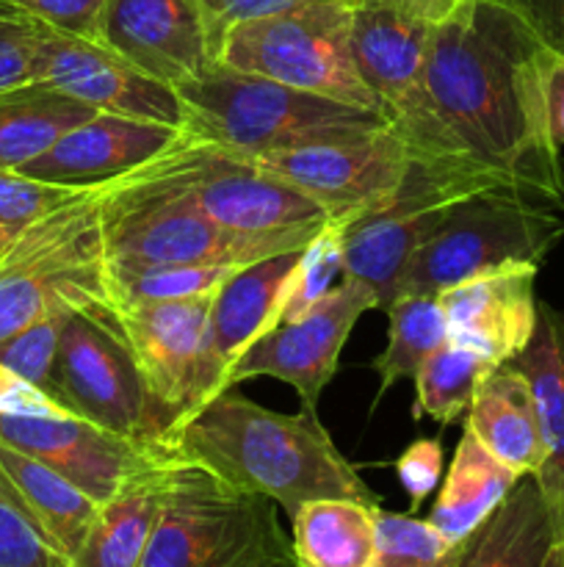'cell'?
Returning a JSON list of instances; mask_svg holds the SVG:
<instances>
[{
	"instance_id": "cell-16",
	"label": "cell",
	"mask_w": 564,
	"mask_h": 567,
	"mask_svg": "<svg viewBox=\"0 0 564 567\" xmlns=\"http://www.w3.org/2000/svg\"><path fill=\"white\" fill-rule=\"evenodd\" d=\"M33 83H44L94 111L160 122L186 131V105L166 83L144 75L116 53L92 39L72 37L42 25Z\"/></svg>"
},
{
	"instance_id": "cell-17",
	"label": "cell",
	"mask_w": 564,
	"mask_h": 567,
	"mask_svg": "<svg viewBox=\"0 0 564 567\" xmlns=\"http://www.w3.org/2000/svg\"><path fill=\"white\" fill-rule=\"evenodd\" d=\"M0 441L42 460L97 504L108 502L122 482L147 465L177 457V454L138 446L77 415H39V419L0 415Z\"/></svg>"
},
{
	"instance_id": "cell-48",
	"label": "cell",
	"mask_w": 564,
	"mask_h": 567,
	"mask_svg": "<svg viewBox=\"0 0 564 567\" xmlns=\"http://www.w3.org/2000/svg\"><path fill=\"white\" fill-rule=\"evenodd\" d=\"M6 249H9V244H0V255H3Z\"/></svg>"
},
{
	"instance_id": "cell-44",
	"label": "cell",
	"mask_w": 564,
	"mask_h": 567,
	"mask_svg": "<svg viewBox=\"0 0 564 567\" xmlns=\"http://www.w3.org/2000/svg\"><path fill=\"white\" fill-rule=\"evenodd\" d=\"M545 100H547V125L558 147H564V55L551 53L545 72Z\"/></svg>"
},
{
	"instance_id": "cell-37",
	"label": "cell",
	"mask_w": 564,
	"mask_h": 567,
	"mask_svg": "<svg viewBox=\"0 0 564 567\" xmlns=\"http://www.w3.org/2000/svg\"><path fill=\"white\" fill-rule=\"evenodd\" d=\"M83 188L55 186L17 169H0V236L17 238L25 227L70 203Z\"/></svg>"
},
{
	"instance_id": "cell-49",
	"label": "cell",
	"mask_w": 564,
	"mask_h": 567,
	"mask_svg": "<svg viewBox=\"0 0 564 567\" xmlns=\"http://www.w3.org/2000/svg\"><path fill=\"white\" fill-rule=\"evenodd\" d=\"M558 540H562V543H564V529H562V532H558Z\"/></svg>"
},
{
	"instance_id": "cell-36",
	"label": "cell",
	"mask_w": 564,
	"mask_h": 567,
	"mask_svg": "<svg viewBox=\"0 0 564 567\" xmlns=\"http://www.w3.org/2000/svg\"><path fill=\"white\" fill-rule=\"evenodd\" d=\"M72 310H53V313L42 316L39 321L28 324L25 330L14 332L0 343V363L9 365L14 374L28 380L31 385L42 388L48 393L50 377H53L55 352H59L61 330H64L66 319ZM50 396V393H48Z\"/></svg>"
},
{
	"instance_id": "cell-40",
	"label": "cell",
	"mask_w": 564,
	"mask_h": 567,
	"mask_svg": "<svg viewBox=\"0 0 564 567\" xmlns=\"http://www.w3.org/2000/svg\"><path fill=\"white\" fill-rule=\"evenodd\" d=\"M0 3L20 11V14L33 17L36 22L55 28V31L92 39L94 42L100 11H103L105 0H0Z\"/></svg>"
},
{
	"instance_id": "cell-23",
	"label": "cell",
	"mask_w": 564,
	"mask_h": 567,
	"mask_svg": "<svg viewBox=\"0 0 564 567\" xmlns=\"http://www.w3.org/2000/svg\"><path fill=\"white\" fill-rule=\"evenodd\" d=\"M304 249V247H302ZM302 249L271 255L241 266L210 302V332L221 360L232 371L236 360L260 336L280 324L282 302L291 291Z\"/></svg>"
},
{
	"instance_id": "cell-6",
	"label": "cell",
	"mask_w": 564,
	"mask_h": 567,
	"mask_svg": "<svg viewBox=\"0 0 564 567\" xmlns=\"http://www.w3.org/2000/svg\"><path fill=\"white\" fill-rule=\"evenodd\" d=\"M48 393L77 419L153 452L177 454V415L149 388L116 299L72 310L61 330Z\"/></svg>"
},
{
	"instance_id": "cell-38",
	"label": "cell",
	"mask_w": 564,
	"mask_h": 567,
	"mask_svg": "<svg viewBox=\"0 0 564 567\" xmlns=\"http://www.w3.org/2000/svg\"><path fill=\"white\" fill-rule=\"evenodd\" d=\"M42 22L0 3V94L33 83Z\"/></svg>"
},
{
	"instance_id": "cell-20",
	"label": "cell",
	"mask_w": 564,
	"mask_h": 567,
	"mask_svg": "<svg viewBox=\"0 0 564 567\" xmlns=\"http://www.w3.org/2000/svg\"><path fill=\"white\" fill-rule=\"evenodd\" d=\"M536 269L531 264L506 266L437 293L448 341L473 349L492 365L518 358L536 327Z\"/></svg>"
},
{
	"instance_id": "cell-14",
	"label": "cell",
	"mask_w": 564,
	"mask_h": 567,
	"mask_svg": "<svg viewBox=\"0 0 564 567\" xmlns=\"http://www.w3.org/2000/svg\"><path fill=\"white\" fill-rule=\"evenodd\" d=\"M249 161L302 188L330 214V225L343 227L396 192L415 161V150L387 125L368 136L249 155Z\"/></svg>"
},
{
	"instance_id": "cell-32",
	"label": "cell",
	"mask_w": 564,
	"mask_h": 567,
	"mask_svg": "<svg viewBox=\"0 0 564 567\" xmlns=\"http://www.w3.org/2000/svg\"><path fill=\"white\" fill-rule=\"evenodd\" d=\"M468 543H448L429 520L376 507V554L370 567H459Z\"/></svg>"
},
{
	"instance_id": "cell-33",
	"label": "cell",
	"mask_w": 564,
	"mask_h": 567,
	"mask_svg": "<svg viewBox=\"0 0 564 567\" xmlns=\"http://www.w3.org/2000/svg\"><path fill=\"white\" fill-rule=\"evenodd\" d=\"M238 264H180L147 269L130 280L111 288L119 308L144 302H171V299L213 297L236 271Z\"/></svg>"
},
{
	"instance_id": "cell-47",
	"label": "cell",
	"mask_w": 564,
	"mask_h": 567,
	"mask_svg": "<svg viewBox=\"0 0 564 567\" xmlns=\"http://www.w3.org/2000/svg\"><path fill=\"white\" fill-rule=\"evenodd\" d=\"M14 241V238H6V236H0V244H11Z\"/></svg>"
},
{
	"instance_id": "cell-19",
	"label": "cell",
	"mask_w": 564,
	"mask_h": 567,
	"mask_svg": "<svg viewBox=\"0 0 564 567\" xmlns=\"http://www.w3.org/2000/svg\"><path fill=\"white\" fill-rule=\"evenodd\" d=\"M186 138L182 127L97 111L17 172L55 186L97 188L142 169Z\"/></svg>"
},
{
	"instance_id": "cell-34",
	"label": "cell",
	"mask_w": 564,
	"mask_h": 567,
	"mask_svg": "<svg viewBox=\"0 0 564 567\" xmlns=\"http://www.w3.org/2000/svg\"><path fill=\"white\" fill-rule=\"evenodd\" d=\"M0 567H72L0 468Z\"/></svg>"
},
{
	"instance_id": "cell-4",
	"label": "cell",
	"mask_w": 564,
	"mask_h": 567,
	"mask_svg": "<svg viewBox=\"0 0 564 567\" xmlns=\"http://www.w3.org/2000/svg\"><path fill=\"white\" fill-rule=\"evenodd\" d=\"M175 92L186 105L188 136L247 158L368 136L390 125L379 111L230 70L221 61Z\"/></svg>"
},
{
	"instance_id": "cell-29",
	"label": "cell",
	"mask_w": 564,
	"mask_h": 567,
	"mask_svg": "<svg viewBox=\"0 0 564 567\" xmlns=\"http://www.w3.org/2000/svg\"><path fill=\"white\" fill-rule=\"evenodd\" d=\"M97 111L44 83L0 94V169H20Z\"/></svg>"
},
{
	"instance_id": "cell-39",
	"label": "cell",
	"mask_w": 564,
	"mask_h": 567,
	"mask_svg": "<svg viewBox=\"0 0 564 567\" xmlns=\"http://www.w3.org/2000/svg\"><path fill=\"white\" fill-rule=\"evenodd\" d=\"M194 3L202 17L205 39H208V50L216 61L227 31L238 22L282 14V11L304 9V6L313 3H352V0H194Z\"/></svg>"
},
{
	"instance_id": "cell-3",
	"label": "cell",
	"mask_w": 564,
	"mask_h": 567,
	"mask_svg": "<svg viewBox=\"0 0 564 567\" xmlns=\"http://www.w3.org/2000/svg\"><path fill=\"white\" fill-rule=\"evenodd\" d=\"M100 233L111 288L158 266H247L307 244L241 238L202 214L180 164V144L100 188Z\"/></svg>"
},
{
	"instance_id": "cell-21",
	"label": "cell",
	"mask_w": 564,
	"mask_h": 567,
	"mask_svg": "<svg viewBox=\"0 0 564 567\" xmlns=\"http://www.w3.org/2000/svg\"><path fill=\"white\" fill-rule=\"evenodd\" d=\"M529 380L540 419L545 460L534 476L556 520L564 529V310L540 302L529 347L512 360Z\"/></svg>"
},
{
	"instance_id": "cell-45",
	"label": "cell",
	"mask_w": 564,
	"mask_h": 567,
	"mask_svg": "<svg viewBox=\"0 0 564 567\" xmlns=\"http://www.w3.org/2000/svg\"><path fill=\"white\" fill-rule=\"evenodd\" d=\"M398 3L412 11V14L424 17V20L440 22L442 17H448L457 6L468 3V0H398Z\"/></svg>"
},
{
	"instance_id": "cell-18",
	"label": "cell",
	"mask_w": 564,
	"mask_h": 567,
	"mask_svg": "<svg viewBox=\"0 0 564 567\" xmlns=\"http://www.w3.org/2000/svg\"><path fill=\"white\" fill-rule=\"evenodd\" d=\"M94 42L171 89L213 64L194 0H105Z\"/></svg>"
},
{
	"instance_id": "cell-31",
	"label": "cell",
	"mask_w": 564,
	"mask_h": 567,
	"mask_svg": "<svg viewBox=\"0 0 564 567\" xmlns=\"http://www.w3.org/2000/svg\"><path fill=\"white\" fill-rule=\"evenodd\" d=\"M490 369L495 365L481 358L479 352L446 341L429 354V360L420 365L418 377H415V388H418L415 419L431 415L440 424H457L462 415H468L476 388Z\"/></svg>"
},
{
	"instance_id": "cell-2",
	"label": "cell",
	"mask_w": 564,
	"mask_h": 567,
	"mask_svg": "<svg viewBox=\"0 0 564 567\" xmlns=\"http://www.w3.org/2000/svg\"><path fill=\"white\" fill-rule=\"evenodd\" d=\"M175 452L241 491L274 498L288 518L315 498L379 504L313 410L276 413L236 388H224L177 426Z\"/></svg>"
},
{
	"instance_id": "cell-7",
	"label": "cell",
	"mask_w": 564,
	"mask_h": 567,
	"mask_svg": "<svg viewBox=\"0 0 564 567\" xmlns=\"http://www.w3.org/2000/svg\"><path fill=\"white\" fill-rule=\"evenodd\" d=\"M100 188L50 210L0 255V343L53 310L114 299L100 233Z\"/></svg>"
},
{
	"instance_id": "cell-25",
	"label": "cell",
	"mask_w": 564,
	"mask_h": 567,
	"mask_svg": "<svg viewBox=\"0 0 564 567\" xmlns=\"http://www.w3.org/2000/svg\"><path fill=\"white\" fill-rule=\"evenodd\" d=\"M556 520L534 476H520L501 507L470 537L459 567H545Z\"/></svg>"
},
{
	"instance_id": "cell-27",
	"label": "cell",
	"mask_w": 564,
	"mask_h": 567,
	"mask_svg": "<svg viewBox=\"0 0 564 567\" xmlns=\"http://www.w3.org/2000/svg\"><path fill=\"white\" fill-rule=\"evenodd\" d=\"M0 468L55 546L70 557L86 540L100 504L42 460L0 441Z\"/></svg>"
},
{
	"instance_id": "cell-5",
	"label": "cell",
	"mask_w": 564,
	"mask_h": 567,
	"mask_svg": "<svg viewBox=\"0 0 564 567\" xmlns=\"http://www.w3.org/2000/svg\"><path fill=\"white\" fill-rule=\"evenodd\" d=\"M138 567H302L280 504L205 465L171 463L164 509Z\"/></svg>"
},
{
	"instance_id": "cell-30",
	"label": "cell",
	"mask_w": 564,
	"mask_h": 567,
	"mask_svg": "<svg viewBox=\"0 0 564 567\" xmlns=\"http://www.w3.org/2000/svg\"><path fill=\"white\" fill-rule=\"evenodd\" d=\"M387 316H390L387 347L374 360V371L379 374V396H385L387 388L396 382L415 380L429 354L448 341L442 305L429 293H401L387 308Z\"/></svg>"
},
{
	"instance_id": "cell-28",
	"label": "cell",
	"mask_w": 564,
	"mask_h": 567,
	"mask_svg": "<svg viewBox=\"0 0 564 567\" xmlns=\"http://www.w3.org/2000/svg\"><path fill=\"white\" fill-rule=\"evenodd\" d=\"M376 507L352 498H315L302 504L291 518L299 565L370 567L376 554Z\"/></svg>"
},
{
	"instance_id": "cell-26",
	"label": "cell",
	"mask_w": 564,
	"mask_h": 567,
	"mask_svg": "<svg viewBox=\"0 0 564 567\" xmlns=\"http://www.w3.org/2000/svg\"><path fill=\"white\" fill-rule=\"evenodd\" d=\"M520 476L492 457L470 430L459 437L451 468L440 487L429 520L448 543H468L487 518L501 507Z\"/></svg>"
},
{
	"instance_id": "cell-8",
	"label": "cell",
	"mask_w": 564,
	"mask_h": 567,
	"mask_svg": "<svg viewBox=\"0 0 564 567\" xmlns=\"http://www.w3.org/2000/svg\"><path fill=\"white\" fill-rule=\"evenodd\" d=\"M564 238L556 208L514 188H484L448 208L431 236L415 249L401 293L437 297L446 288L506 266H540ZM398 293V297H401Z\"/></svg>"
},
{
	"instance_id": "cell-42",
	"label": "cell",
	"mask_w": 564,
	"mask_h": 567,
	"mask_svg": "<svg viewBox=\"0 0 564 567\" xmlns=\"http://www.w3.org/2000/svg\"><path fill=\"white\" fill-rule=\"evenodd\" d=\"M0 415L11 419H39V415H72L70 410L61 408L53 396L42 388L31 385L20 374L0 363Z\"/></svg>"
},
{
	"instance_id": "cell-12",
	"label": "cell",
	"mask_w": 564,
	"mask_h": 567,
	"mask_svg": "<svg viewBox=\"0 0 564 567\" xmlns=\"http://www.w3.org/2000/svg\"><path fill=\"white\" fill-rule=\"evenodd\" d=\"M180 164L202 214L232 236L310 244L330 225V214L302 188L241 155L188 136Z\"/></svg>"
},
{
	"instance_id": "cell-41",
	"label": "cell",
	"mask_w": 564,
	"mask_h": 567,
	"mask_svg": "<svg viewBox=\"0 0 564 567\" xmlns=\"http://www.w3.org/2000/svg\"><path fill=\"white\" fill-rule=\"evenodd\" d=\"M396 474L401 487L407 491L409 502L418 509L431 491L437 487L442 474V449L437 441H415L407 452L398 457Z\"/></svg>"
},
{
	"instance_id": "cell-22",
	"label": "cell",
	"mask_w": 564,
	"mask_h": 567,
	"mask_svg": "<svg viewBox=\"0 0 564 567\" xmlns=\"http://www.w3.org/2000/svg\"><path fill=\"white\" fill-rule=\"evenodd\" d=\"M464 430L518 476H536L545 460L534 393L523 371L509 360L481 377Z\"/></svg>"
},
{
	"instance_id": "cell-24",
	"label": "cell",
	"mask_w": 564,
	"mask_h": 567,
	"mask_svg": "<svg viewBox=\"0 0 564 567\" xmlns=\"http://www.w3.org/2000/svg\"><path fill=\"white\" fill-rule=\"evenodd\" d=\"M177 457L147 465L119 491L100 504L86 540L72 557V567H138L169 491L171 463Z\"/></svg>"
},
{
	"instance_id": "cell-1",
	"label": "cell",
	"mask_w": 564,
	"mask_h": 567,
	"mask_svg": "<svg viewBox=\"0 0 564 567\" xmlns=\"http://www.w3.org/2000/svg\"><path fill=\"white\" fill-rule=\"evenodd\" d=\"M553 50L503 0H468L431 25L424 81L431 109L476 166L564 210L562 147L547 125Z\"/></svg>"
},
{
	"instance_id": "cell-43",
	"label": "cell",
	"mask_w": 564,
	"mask_h": 567,
	"mask_svg": "<svg viewBox=\"0 0 564 567\" xmlns=\"http://www.w3.org/2000/svg\"><path fill=\"white\" fill-rule=\"evenodd\" d=\"M503 3L512 6L553 53L564 55V0H503Z\"/></svg>"
},
{
	"instance_id": "cell-46",
	"label": "cell",
	"mask_w": 564,
	"mask_h": 567,
	"mask_svg": "<svg viewBox=\"0 0 564 567\" xmlns=\"http://www.w3.org/2000/svg\"><path fill=\"white\" fill-rule=\"evenodd\" d=\"M545 567H564V543L556 540V546L551 548V554H547L545 559Z\"/></svg>"
},
{
	"instance_id": "cell-10",
	"label": "cell",
	"mask_w": 564,
	"mask_h": 567,
	"mask_svg": "<svg viewBox=\"0 0 564 567\" xmlns=\"http://www.w3.org/2000/svg\"><path fill=\"white\" fill-rule=\"evenodd\" d=\"M352 3H313L238 22L227 31L216 61L382 114L376 94L359 78L348 44Z\"/></svg>"
},
{
	"instance_id": "cell-15",
	"label": "cell",
	"mask_w": 564,
	"mask_h": 567,
	"mask_svg": "<svg viewBox=\"0 0 564 567\" xmlns=\"http://www.w3.org/2000/svg\"><path fill=\"white\" fill-rule=\"evenodd\" d=\"M374 308H379L376 293L365 282L343 277L302 319L276 324L260 336L232 365L230 388L258 377H274L296 391L304 410L315 413L321 393L337 371L343 343L359 316Z\"/></svg>"
},
{
	"instance_id": "cell-9",
	"label": "cell",
	"mask_w": 564,
	"mask_h": 567,
	"mask_svg": "<svg viewBox=\"0 0 564 567\" xmlns=\"http://www.w3.org/2000/svg\"><path fill=\"white\" fill-rule=\"evenodd\" d=\"M495 186L503 183L487 175L473 161L415 155L404 181L385 203L337 227L343 277L365 282L376 293L379 310H387L401 293L409 258L440 225L448 208L470 194Z\"/></svg>"
},
{
	"instance_id": "cell-13",
	"label": "cell",
	"mask_w": 564,
	"mask_h": 567,
	"mask_svg": "<svg viewBox=\"0 0 564 567\" xmlns=\"http://www.w3.org/2000/svg\"><path fill=\"white\" fill-rule=\"evenodd\" d=\"M213 297L119 308L133 354L155 396L177 415V424L230 388V369L210 332Z\"/></svg>"
},
{
	"instance_id": "cell-11",
	"label": "cell",
	"mask_w": 564,
	"mask_h": 567,
	"mask_svg": "<svg viewBox=\"0 0 564 567\" xmlns=\"http://www.w3.org/2000/svg\"><path fill=\"white\" fill-rule=\"evenodd\" d=\"M435 22L412 14L398 0H354L352 44L359 78L368 83L393 127L424 158H462L426 94L424 66Z\"/></svg>"
},
{
	"instance_id": "cell-35",
	"label": "cell",
	"mask_w": 564,
	"mask_h": 567,
	"mask_svg": "<svg viewBox=\"0 0 564 567\" xmlns=\"http://www.w3.org/2000/svg\"><path fill=\"white\" fill-rule=\"evenodd\" d=\"M343 275V252H341V230L335 225H326L307 247L302 249L296 275H293L291 291L282 302L280 324L302 319L307 310H313L326 293L335 288V280Z\"/></svg>"
}]
</instances>
